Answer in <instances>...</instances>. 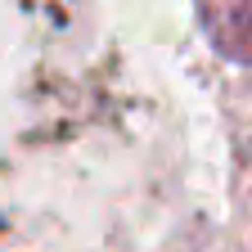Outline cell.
I'll list each match as a JSON object with an SVG mask.
<instances>
[{
	"instance_id": "1",
	"label": "cell",
	"mask_w": 252,
	"mask_h": 252,
	"mask_svg": "<svg viewBox=\"0 0 252 252\" xmlns=\"http://www.w3.org/2000/svg\"><path fill=\"white\" fill-rule=\"evenodd\" d=\"M203 23L225 59L252 63V0H203Z\"/></svg>"
}]
</instances>
